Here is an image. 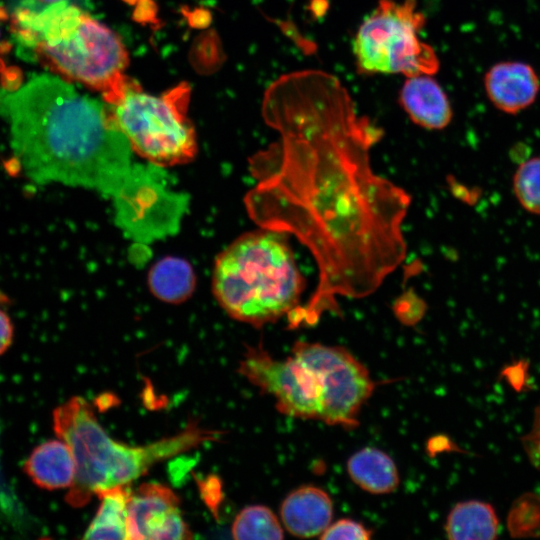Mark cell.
<instances>
[{
  "label": "cell",
  "instance_id": "6da1fadb",
  "mask_svg": "<svg viewBox=\"0 0 540 540\" xmlns=\"http://www.w3.org/2000/svg\"><path fill=\"white\" fill-rule=\"evenodd\" d=\"M263 115L280 139L257 157L248 211L261 227L295 236L319 270L307 304L288 315L295 328L338 310L337 296L372 294L402 263L411 198L373 172L370 149L383 131L358 115L336 76L314 69L280 76Z\"/></svg>",
  "mask_w": 540,
  "mask_h": 540
},
{
  "label": "cell",
  "instance_id": "7a4b0ae2",
  "mask_svg": "<svg viewBox=\"0 0 540 540\" xmlns=\"http://www.w3.org/2000/svg\"><path fill=\"white\" fill-rule=\"evenodd\" d=\"M0 115L14 156L33 182L120 192L132 149L106 103L41 74L0 96Z\"/></svg>",
  "mask_w": 540,
  "mask_h": 540
},
{
  "label": "cell",
  "instance_id": "3957f363",
  "mask_svg": "<svg viewBox=\"0 0 540 540\" xmlns=\"http://www.w3.org/2000/svg\"><path fill=\"white\" fill-rule=\"evenodd\" d=\"M52 419L56 436L68 444L76 462V477L65 496L74 508L85 506L100 491L127 486L161 461L204 443L217 442L223 434L192 421L172 436L130 446L112 439L98 422L91 404L80 396L55 408Z\"/></svg>",
  "mask_w": 540,
  "mask_h": 540
},
{
  "label": "cell",
  "instance_id": "277c9868",
  "mask_svg": "<svg viewBox=\"0 0 540 540\" xmlns=\"http://www.w3.org/2000/svg\"><path fill=\"white\" fill-rule=\"evenodd\" d=\"M15 30L38 60L65 80L103 94L110 103L121 94L128 77L127 50L115 32L66 0L35 11L21 8Z\"/></svg>",
  "mask_w": 540,
  "mask_h": 540
},
{
  "label": "cell",
  "instance_id": "5b68a950",
  "mask_svg": "<svg viewBox=\"0 0 540 540\" xmlns=\"http://www.w3.org/2000/svg\"><path fill=\"white\" fill-rule=\"evenodd\" d=\"M287 235L263 228L240 236L219 254L213 294L230 317L262 327L299 306L305 281Z\"/></svg>",
  "mask_w": 540,
  "mask_h": 540
},
{
  "label": "cell",
  "instance_id": "8992f818",
  "mask_svg": "<svg viewBox=\"0 0 540 540\" xmlns=\"http://www.w3.org/2000/svg\"><path fill=\"white\" fill-rule=\"evenodd\" d=\"M189 96L187 83L154 96L128 78L120 96L106 105L133 152L156 166L171 167L196 155L195 129L187 116Z\"/></svg>",
  "mask_w": 540,
  "mask_h": 540
},
{
  "label": "cell",
  "instance_id": "52a82bcc",
  "mask_svg": "<svg viewBox=\"0 0 540 540\" xmlns=\"http://www.w3.org/2000/svg\"><path fill=\"white\" fill-rule=\"evenodd\" d=\"M416 4V0H379L353 41L358 73L411 77L438 71L435 50L418 37L426 19Z\"/></svg>",
  "mask_w": 540,
  "mask_h": 540
},
{
  "label": "cell",
  "instance_id": "ba28073f",
  "mask_svg": "<svg viewBox=\"0 0 540 540\" xmlns=\"http://www.w3.org/2000/svg\"><path fill=\"white\" fill-rule=\"evenodd\" d=\"M291 353L306 364L321 383V421L346 429L356 428L360 411L376 385L365 365L340 346L298 341Z\"/></svg>",
  "mask_w": 540,
  "mask_h": 540
},
{
  "label": "cell",
  "instance_id": "9c48e42d",
  "mask_svg": "<svg viewBox=\"0 0 540 540\" xmlns=\"http://www.w3.org/2000/svg\"><path fill=\"white\" fill-rule=\"evenodd\" d=\"M238 373L275 400L279 412L301 419L322 417V386L315 373L294 355L274 358L259 343L247 346Z\"/></svg>",
  "mask_w": 540,
  "mask_h": 540
},
{
  "label": "cell",
  "instance_id": "30bf717a",
  "mask_svg": "<svg viewBox=\"0 0 540 540\" xmlns=\"http://www.w3.org/2000/svg\"><path fill=\"white\" fill-rule=\"evenodd\" d=\"M127 522L130 540L193 538L192 531L183 519L179 497L161 483H144L131 491Z\"/></svg>",
  "mask_w": 540,
  "mask_h": 540
},
{
  "label": "cell",
  "instance_id": "8fae6325",
  "mask_svg": "<svg viewBox=\"0 0 540 540\" xmlns=\"http://www.w3.org/2000/svg\"><path fill=\"white\" fill-rule=\"evenodd\" d=\"M483 86L497 110L515 115L534 104L540 92V78L529 63L506 60L493 64L485 72Z\"/></svg>",
  "mask_w": 540,
  "mask_h": 540
},
{
  "label": "cell",
  "instance_id": "7c38bea8",
  "mask_svg": "<svg viewBox=\"0 0 540 540\" xmlns=\"http://www.w3.org/2000/svg\"><path fill=\"white\" fill-rule=\"evenodd\" d=\"M398 102L412 122L425 129L442 130L453 118L449 98L432 75L407 77Z\"/></svg>",
  "mask_w": 540,
  "mask_h": 540
},
{
  "label": "cell",
  "instance_id": "4fadbf2b",
  "mask_svg": "<svg viewBox=\"0 0 540 540\" xmlns=\"http://www.w3.org/2000/svg\"><path fill=\"white\" fill-rule=\"evenodd\" d=\"M280 517L290 534L301 538L315 537L331 524L333 503L323 489L303 485L284 498L280 506Z\"/></svg>",
  "mask_w": 540,
  "mask_h": 540
},
{
  "label": "cell",
  "instance_id": "5bb4252c",
  "mask_svg": "<svg viewBox=\"0 0 540 540\" xmlns=\"http://www.w3.org/2000/svg\"><path fill=\"white\" fill-rule=\"evenodd\" d=\"M24 471L41 488H69L76 477V462L65 441L49 440L34 448L24 464Z\"/></svg>",
  "mask_w": 540,
  "mask_h": 540
},
{
  "label": "cell",
  "instance_id": "9a60e30c",
  "mask_svg": "<svg viewBox=\"0 0 540 540\" xmlns=\"http://www.w3.org/2000/svg\"><path fill=\"white\" fill-rule=\"evenodd\" d=\"M352 481L371 494H388L399 485V473L393 459L384 451L365 447L352 454L347 461Z\"/></svg>",
  "mask_w": 540,
  "mask_h": 540
},
{
  "label": "cell",
  "instance_id": "2e32d148",
  "mask_svg": "<svg viewBox=\"0 0 540 540\" xmlns=\"http://www.w3.org/2000/svg\"><path fill=\"white\" fill-rule=\"evenodd\" d=\"M498 530L494 508L477 500L457 503L445 523L447 537L452 540H491L497 537Z\"/></svg>",
  "mask_w": 540,
  "mask_h": 540
},
{
  "label": "cell",
  "instance_id": "e0dca14e",
  "mask_svg": "<svg viewBox=\"0 0 540 540\" xmlns=\"http://www.w3.org/2000/svg\"><path fill=\"white\" fill-rule=\"evenodd\" d=\"M131 491L117 486L100 491V500L94 519L86 529L84 539H128V502Z\"/></svg>",
  "mask_w": 540,
  "mask_h": 540
},
{
  "label": "cell",
  "instance_id": "ac0fdd59",
  "mask_svg": "<svg viewBox=\"0 0 540 540\" xmlns=\"http://www.w3.org/2000/svg\"><path fill=\"white\" fill-rule=\"evenodd\" d=\"M149 287L160 300L180 303L186 300L195 287V275L190 264L180 258L159 260L150 270Z\"/></svg>",
  "mask_w": 540,
  "mask_h": 540
},
{
  "label": "cell",
  "instance_id": "d6986e66",
  "mask_svg": "<svg viewBox=\"0 0 540 540\" xmlns=\"http://www.w3.org/2000/svg\"><path fill=\"white\" fill-rule=\"evenodd\" d=\"M277 516L267 506L251 505L243 508L235 517L231 534L234 539L279 540L284 537Z\"/></svg>",
  "mask_w": 540,
  "mask_h": 540
},
{
  "label": "cell",
  "instance_id": "ffe728a7",
  "mask_svg": "<svg viewBox=\"0 0 540 540\" xmlns=\"http://www.w3.org/2000/svg\"><path fill=\"white\" fill-rule=\"evenodd\" d=\"M513 191L527 212L540 215V156L519 165L513 176Z\"/></svg>",
  "mask_w": 540,
  "mask_h": 540
},
{
  "label": "cell",
  "instance_id": "44dd1931",
  "mask_svg": "<svg viewBox=\"0 0 540 540\" xmlns=\"http://www.w3.org/2000/svg\"><path fill=\"white\" fill-rule=\"evenodd\" d=\"M372 536V531L361 522L343 518L331 523L320 535L325 540H367Z\"/></svg>",
  "mask_w": 540,
  "mask_h": 540
},
{
  "label": "cell",
  "instance_id": "7402d4cb",
  "mask_svg": "<svg viewBox=\"0 0 540 540\" xmlns=\"http://www.w3.org/2000/svg\"><path fill=\"white\" fill-rule=\"evenodd\" d=\"M13 324L8 314L0 309V355H2L12 343Z\"/></svg>",
  "mask_w": 540,
  "mask_h": 540
},
{
  "label": "cell",
  "instance_id": "603a6c76",
  "mask_svg": "<svg viewBox=\"0 0 540 540\" xmlns=\"http://www.w3.org/2000/svg\"><path fill=\"white\" fill-rule=\"evenodd\" d=\"M7 70L8 67L6 66L4 59L0 55V74L4 75Z\"/></svg>",
  "mask_w": 540,
  "mask_h": 540
},
{
  "label": "cell",
  "instance_id": "cb8c5ba5",
  "mask_svg": "<svg viewBox=\"0 0 540 540\" xmlns=\"http://www.w3.org/2000/svg\"><path fill=\"white\" fill-rule=\"evenodd\" d=\"M41 3H44V4H52V3H55V2H58V1H61V0H37Z\"/></svg>",
  "mask_w": 540,
  "mask_h": 540
}]
</instances>
